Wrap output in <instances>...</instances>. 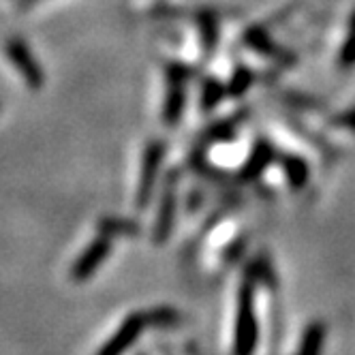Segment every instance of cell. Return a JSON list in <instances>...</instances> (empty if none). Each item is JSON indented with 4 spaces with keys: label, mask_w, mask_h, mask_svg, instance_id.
I'll return each mask as SVG.
<instances>
[{
    "label": "cell",
    "mask_w": 355,
    "mask_h": 355,
    "mask_svg": "<svg viewBox=\"0 0 355 355\" xmlns=\"http://www.w3.org/2000/svg\"><path fill=\"white\" fill-rule=\"evenodd\" d=\"M163 152H165V146L161 141H155L146 148L144 163H141V178H139V187H137V208L148 206V199H150L152 187H155V180H157V171H159V165L163 159Z\"/></svg>",
    "instance_id": "5b68a950"
},
{
    "label": "cell",
    "mask_w": 355,
    "mask_h": 355,
    "mask_svg": "<svg viewBox=\"0 0 355 355\" xmlns=\"http://www.w3.org/2000/svg\"><path fill=\"white\" fill-rule=\"evenodd\" d=\"M323 336H325V327L323 323H313L306 334H304V340H302V347H300V355H319L321 351V345H323Z\"/></svg>",
    "instance_id": "ba28073f"
},
{
    "label": "cell",
    "mask_w": 355,
    "mask_h": 355,
    "mask_svg": "<svg viewBox=\"0 0 355 355\" xmlns=\"http://www.w3.org/2000/svg\"><path fill=\"white\" fill-rule=\"evenodd\" d=\"M96 230L98 234H103V236H120V234H137V225L131 223V220H122V218H112V216H103L98 220L96 225Z\"/></svg>",
    "instance_id": "52a82bcc"
},
{
    "label": "cell",
    "mask_w": 355,
    "mask_h": 355,
    "mask_svg": "<svg viewBox=\"0 0 355 355\" xmlns=\"http://www.w3.org/2000/svg\"><path fill=\"white\" fill-rule=\"evenodd\" d=\"M148 321L155 323V325H173L178 321V313L171 309H159L152 315H148Z\"/></svg>",
    "instance_id": "30bf717a"
},
{
    "label": "cell",
    "mask_w": 355,
    "mask_h": 355,
    "mask_svg": "<svg viewBox=\"0 0 355 355\" xmlns=\"http://www.w3.org/2000/svg\"><path fill=\"white\" fill-rule=\"evenodd\" d=\"M252 285L246 281L240 291L238 323H236V355H250L257 340V323L252 315Z\"/></svg>",
    "instance_id": "7a4b0ae2"
},
{
    "label": "cell",
    "mask_w": 355,
    "mask_h": 355,
    "mask_svg": "<svg viewBox=\"0 0 355 355\" xmlns=\"http://www.w3.org/2000/svg\"><path fill=\"white\" fill-rule=\"evenodd\" d=\"M285 173H287L289 182H291L295 189H300L304 182L309 180V167H306V163H304L302 159H289V161L285 163Z\"/></svg>",
    "instance_id": "9c48e42d"
},
{
    "label": "cell",
    "mask_w": 355,
    "mask_h": 355,
    "mask_svg": "<svg viewBox=\"0 0 355 355\" xmlns=\"http://www.w3.org/2000/svg\"><path fill=\"white\" fill-rule=\"evenodd\" d=\"M148 315L141 313H133L131 317H126L124 323L116 329V334L98 349L96 355H124L133 347V343L137 340V336L144 332V327L148 325Z\"/></svg>",
    "instance_id": "277c9868"
},
{
    "label": "cell",
    "mask_w": 355,
    "mask_h": 355,
    "mask_svg": "<svg viewBox=\"0 0 355 355\" xmlns=\"http://www.w3.org/2000/svg\"><path fill=\"white\" fill-rule=\"evenodd\" d=\"M5 54L13 69L21 75V80L26 82L31 90H41L45 84V73L41 62L35 58L31 45L21 37H9L5 41Z\"/></svg>",
    "instance_id": "6da1fadb"
},
{
    "label": "cell",
    "mask_w": 355,
    "mask_h": 355,
    "mask_svg": "<svg viewBox=\"0 0 355 355\" xmlns=\"http://www.w3.org/2000/svg\"><path fill=\"white\" fill-rule=\"evenodd\" d=\"M37 3H41V0H17V9H31Z\"/></svg>",
    "instance_id": "8fae6325"
},
{
    "label": "cell",
    "mask_w": 355,
    "mask_h": 355,
    "mask_svg": "<svg viewBox=\"0 0 355 355\" xmlns=\"http://www.w3.org/2000/svg\"><path fill=\"white\" fill-rule=\"evenodd\" d=\"M173 212H175V197L171 191L165 193L163 204L157 216V225H155V242H165L171 230V220H173Z\"/></svg>",
    "instance_id": "8992f818"
},
{
    "label": "cell",
    "mask_w": 355,
    "mask_h": 355,
    "mask_svg": "<svg viewBox=\"0 0 355 355\" xmlns=\"http://www.w3.org/2000/svg\"><path fill=\"white\" fill-rule=\"evenodd\" d=\"M112 252V238L98 234L96 240H92L84 250L82 255L75 259V263L71 266V281L75 283H86L88 278L94 276V272L101 268Z\"/></svg>",
    "instance_id": "3957f363"
}]
</instances>
